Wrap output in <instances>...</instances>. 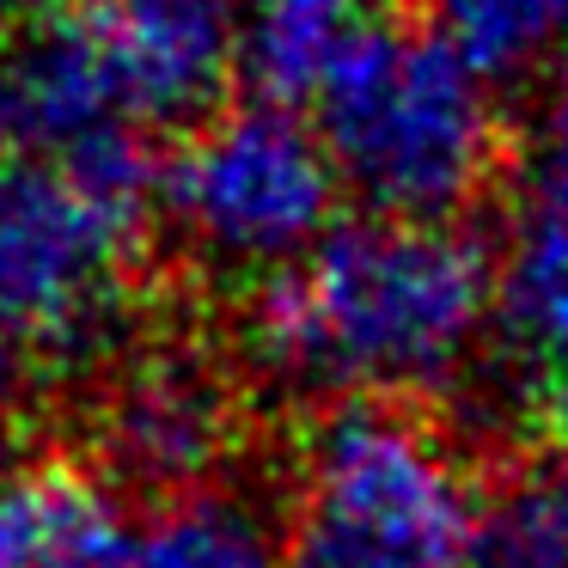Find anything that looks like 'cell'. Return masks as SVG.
<instances>
[{"mask_svg": "<svg viewBox=\"0 0 568 568\" xmlns=\"http://www.w3.org/2000/svg\"><path fill=\"white\" fill-rule=\"evenodd\" d=\"M477 489L409 404H331L300 458L287 568H477Z\"/></svg>", "mask_w": 568, "mask_h": 568, "instance_id": "obj_3", "label": "cell"}, {"mask_svg": "<svg viewBox=\"0 0 568 568\" xmlns=\"http://www.w3.org/2000/svg\"><path fill=\"white\" fill-rule=\"evenodd\" d=\"M239 80L257 104L300 111L318 104L379 13L373 0H233Z\"/></svg>", "mask_w": 568, "mask_h": 568, "instance_id": "obj_11", "label": "cell"}, {"mask_svg": "<svg viewBox=\"0 0 568 568\" xmlns=\"http://www.w3.org/2000/svg\"><path fill=\"white\" fill-rule=\"evenodd\" d=\"M336 196L343 184L318 129L257 99L196 123L160 172V214L184 257L263 287L324 245Z\"/></svg>", "mask_w": 568, "mask_h": 568, "instance_id": "obj_5", "label": "cell"}, {"mask_svg": "<svg viewBox=\"0 0 568 568\" xmlns=\"http://www.w3.org/2000/svg\"><path fill=\"white\" fill-rule=\"evenodd\" d=\"M331 172L379 221L458 226L507 160L501 92L428 26H379L312 104Z\"/></svg>", "mask_w": 568, "mask_h": 568, "instance_id": "obj_2", "label": "cell"}, {"mask_svg": "<svg viewBox=\"0 0 568 568\" xmlns=\"http://www.w3.org/2000/svg\"><path fill=\"white\" fill-rule=\"evenodd\" d=\"M87 7V0H0V31H19V26H43V19H62Z\"/></svg>", "mask_w": 568, "mask_h": 568, "instance_id": "obj_16", "label": "cell"}, {"mask_svg": "<svg viewBox=\"0 0 568 568\" xmlns=\"http://www.w3.org/2000/svg\"><path fill=\"white\" fill-rule=\"evenodd\" d=\"M0 165L141 172L148 129L135 123L87 13L0 31Z\"/></svg>", "mask_w": 568, "mask_h": 568, "instance_id": "obj_7", "label": "cell"}, {"mask_svg": "<svg viewBox=\"0 0 568 568\" xmlns=\"http://www.w3.org/2000/svg\"><path fill=\"white\" fill-rule=\"evenodd\" d=\"M239 440V392L233 373L202 343L160 336L123 355L104 379L99 416H92V446L99 470L111 483L135 489L190 495L209 489V477L226 465Z\"/></svg>", "mask_w": 568, "mask_h": 568, "instance_id": "obj_8", "label": "cell"}, {"mask_svg": "<svg viewBox=\"0 0 568 568\" xmlns=\"http://www.w3.org/2000/svg\"><path fill=\"white\" fill-rule=\"evenodd\" d=\"M111 568H287V538L257 501L209 483L153 501L123 531Z\"/></svg>", "mask_w": 568, "mask_h": 568, "instance_id": "obj_12", "label": "cell"}, {"mask_svg": "<svg viewBox=\"0 0 568 568\" xmlns=\"http://www.w3.org/2000/svg\"><path fill=\"white\" fill-rule=\"evenodd\" d=\"M160 172L0 165V324L55 373L116 343L135 300Z\"/></svg>", "mask_w": 568, "mask_h": 568, "instance_id": "obj_4", "label": "cell"}, {"mask_svg": "<svg viewBox=\"0 0 568 568\" xmlns=\"http://www.w3.org/2000/svg\"><path fill=\"white\" fill-rule=\"evenodd\" d=\"M104 62L141 129H196L239 80L233 0H87Z\"/></svg>", "mask_w": 568, "mask_h": 568, "instance_id": "obj_9", "label": "cell"}, {"mask_svg": "<svg viewBox=\"0 0 568 568\" xmlns=\"http://www.w3.org/2000/svg\"><path fill=\"white\" fill-rule=\"evenodd\" d=\"M129 519L99 465L13 458L0 465V568H111Z\"/></svg>", "mask_w": 568, "mask_h": 568, "instance_id": "obj_10", "label": "cell"}, {"mask_svg": "<svg viewBox=\"0 0 568 568\" xmlns=\"http://www.w3.org/2000/svg\"><path fill=\"white\" fill-rule=\"evenodd\" d=\"M489 348L531 409H568V68L507 165Z\"/></svg>", "mask_w": 568, "mask_h": 568, "instance_id": "obj_6", "label": "cell"}, {"mask_svg": "<svg viewBox=\"0 0 568 568\" xmlns=\"http://www.w3.org/2000/svg\"><path fill=\"white\" fill-rule=\"evenodd\" d=\"M422 19L495 92L568 68V0H422Z\"/></svg>", "mask_w": 568, "mask_h": 568, "instance_id": "obj_13", "label": "cell"}, {"mask_svg": "<svg viewBox=\"0 0 568 568\" xmlns=\"http://www.w3.org/2000/svg\"><path fill=\"white\" fill-rule=\"evenodd\" d=\"M477 568H568V453H519L477 489Z\"/></svg>", "mask_w": 568, "mask_h": 568, "instance_id": "obj_14", "label": "cell"}, {"mask_svg": "<svg viewBox=\"0 0 568 568\" xmlns=\"http://www.w3.org/2000/svg\"><path fill=\"white\" fill-rule=\"evenodd\" d=\"M495 343V251L465 226L355 214L251 306V355L287 392L409 404L453 392Z\"/></svg>", "mask_w": 568, "mask_h": 568, "instance_id": "obj_1", "label": "cell"}, {"mask_svg": "<svg viewBox=\"0 0 568 568\" xmlns=\"http://www.w3.org/2000/svg\"><path fill=\"white\" fill-rule=\"evenodd\" d=\"M43 385H50V367L38 361V348L13 324H0V416H13L19 404H31Z\"/></svg>", "mask_w": 568, "mask_h": 568, "instance_id": "obj_15", "label": "cell"}]
</instances>
